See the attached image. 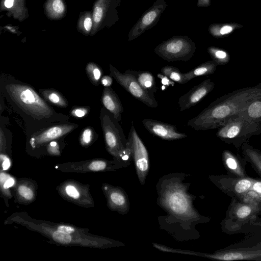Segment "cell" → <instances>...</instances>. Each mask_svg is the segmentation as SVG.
I'll use <instances>...</instances> for the list:
<instances>
[{
    "label": "cell",
    "mask_w": 261,
    "mask_h": 261,
    "mask_svg": "<svg viewBox=\"0 0 261 261\" xmlns=\"http://www.w3.org/2000/svg\"><path fill=\"white\" fill-rule=\"evenodd\" d=\"M125 72L134 75L142 87L152 97L154 98V94L156 92L157 88L155 78L153 75L148 71H135L131 69L127 70Z\"/></svg>",
    "instance_id": "e0dca14e"
},
{
    "label": "cell",
    "mask_w": 261,
    "mask_h": 261,
    "mask_svg": "<svg viewBox=\"0 0 261 261\" xmlns=\"http://www.w3.org/2000/svg\"><path fill=\"white\" fill-rule=\"evenodd\" d=\"M53 237L55 241L63 244H68L71 240V237L69 234L58 230L53 233Z\"/></svg>",
    "instance_id": "4316f807"
},
{
    "label": "cell",
    "mask_w": 261,
    "mask_h": 261,
    "mask_svg": "<svg viewBox=\"0 0 261 261\" xmlns=\"http://www.w3.org/2000/svg\"><path fill=\"white\" fill-rule=\"evenodd\" d=\"M101 83L105 87H110L113 83V79L110 76L105 75L101 78Z\"/></svg>",
    "instance_id": "74e56055"
},
{
    "label": "cell",
    "mask_w": 261,
    "mask_h": 261,
    "mask_svg": "<svg viewBox=\"0 0 261 261\" xmlns=\"http://www.w3.org/2000/svg\"><path fill=\"white\" fill-rule=\"evenodd\" d=\"M142 123L150 134L163 140H175L187 137L184 133L178 132L174 125L151 119H145Z\"/></svg>",
    "instance_id": "7c38bea8"
},
{
    "label": "cell",
    "mask_w": 261,
    "mask_h": 261,
    "mask_svg": "<svg viewBox=\"0 0 261 261\" xmlns=\"http://www.w3.org/2000/svg\"><path fill=\"white\" fill-rule=\"evenodd\" d=\"M261 134L258 125L248 120L244 111L233 116L224 125L218 128L216 133L218 138L236 147L241 146L251 136Z\"/></svg>",
    "instance_id": "5b68a950"
},
{
    "label": "cell",
    "mask_w": 261,
    "mask_h": 261,
    "mask_svg": "<svg viewBox=\"0 0 261 261\" xmlns=\"http://www.w3.org/2000/svg\"><path fill=\"white\" fill-rule=\"evenodd\" d=\"M128 138L132 143L133 160L134 161L137 176L140 184L143 185L145 184L149 170V154L135 129L133 122H132Z\"/></svg>",
    "instance_id": "52a82bcc"
},
{
    "label": "cell",
    "mask_w": 261,
    "mask_h": 261,
    "mask_svg": "<svg viewBox=\"0 0 261 261\" xmlns=\"http://www.w3.org/2000/svg\"><path fill=\"white\" fill-rule=\"evenodd\" d=\"M66 192L70 197L76 199L79 197V193L72 186H68L66 188Z\"/></svg>",
    "instance_id": "836d02e7"
},
{
    "label": "cell",
    "mask_w": 261,
    "mask_h": 261,
    "mask_svg": "<svg viewBox=\"0 0 261 261\" xmlns=\"http://www.w3.org/2000/svg\"><path fill=\"white\" fill-rule=\"evenodd\" d=\"M50 144L51 146H56L57 145V143L55 142H51Z\"/></svg>",
    "instance_id": "ee69618b"
},
{
    "label": "cell",
    "mask_w": 261,
    "mask_h": 261,
    "mask_svg": "<svg viewBox=\"0 0 261 261\" xmlns=\"http://www.w3.org/2000/svg\"><path fill=\"white\" fill-rule=\"evenodd\" d=\"M103 112L101 126L109 151L118 160L130 163L133 159L130 140L125 138L121 126L113 116L109 112L103 110Z\"/></svg>",
    "instance_id": "277c9868"
},
{
    "label": "cell",
    "mask_w": 261,
    "mask_h": 261,
    "mask_svg": "<svg viewBox=\"0 0 261 261\" xmlns=\"http://www.w3.org/2000/svg\"><path fill=\"white\" fill-rule=\"evenodd\" d=\"M1 158L2 160H3V163H2V166L4 170H7L10 165V162L7 158H6L5 156H4L3 155H1Z\"/></svg>",
    "instance_id": "ab89813d"
},
{
    "label": "cell",
    "mask_w": 261,
    "mask_h": 261,
    "mask_svg": "<svg viewBox=\"0 0 261 261\" xmlns=\"http://www.w3.org/2000/svg\"><path fill=\"white\" fill-rule=\"evenodd\" d=\"M19 194L28 200H30L33 198V194L32 190L24 186H21L18 188Z\"/></svg>",
    "instance_id": "f546056e"
},
{
    "label": "cell",
    "mask_w": 261,
    "mask_h": 261,
    "mask_svg": "<svg viewBox=\"0 0 261 261\" xmlns=\"http://www.w3.org/2000/svg\"><path fill=\"white\" fill-rule=\"evenodd\" d=\"M261 206L254 203L244 202L233 204L229 216L239 221L247 222L253 220L260 211Z\"/></svg>",
    "instance_id": "9a60e30c"
},
{
    "label": "cell",
    "mask_w": 261,
    "mask_h": 261,
    "mask_svg": "<svg viewBox=\"0 0 261 261\" xmlns=\"http://www.w3.org/2000/svg\"><path fill=\"white\" fill-rule=\"evenodd\" d=\"M102 9L99 7H96L94 10L93 14V18L95 22H98L100 21L103 14Z\"/></svg>",
    "instance_id": "d590c367"
},
{
    "label": "cell",
    "mask_w": 261,
    "mask_h": 261,
    "mask_svg": "<svg viewBox=\"0 0 261 261\" xmlns=\"http://www.w3.org/2000/svg\"><path fill=\"white\" fill-rule=\"evenodd\" d=\"M186 175L170 173L160 178L156 185L158 203L167 213L159 220L160 225L167 230L172 228L173 232L177 228L181 231L193 229L195 225L209 221L200 215L193 206L196 197L188 192L190 184L182 182Z\"/></svg>",
    "instance_id": "6da1fadb"
},
{
    "label": "cell",
    "mask_w": 261,
    "mask_h": 261,
    "mask_svg": "<svg viewBox=\"0 0 261 261\" xmlns=\"http://www.w3.org/2000/svg\"><path fill=\"white\" fill-rule=\"evenodd\" d=\"M53 8L56 12L61 13L64 11L65 7L61 0H54Z\"/></svg>",
    "instance_id": "d6a6232c"
},
{
    "label": "cell",
    "mask_w": 261,
    "mask_h": 261,
    "mask_svg": "<svg viewBox=\"0 0 261 261\" xmlns=\"http://www.w3.org/2000/svg\"><path fill=\"white\" fill-rule=\"evenodd\" d=\"M58 230L70 234L74 232V229L73 227L68 226L61 225L58 227Z\"/></svg>",
    "instance_id": "f35d334b"
},
{
    "label": "cell",
    "mask_w": 261,
    "mask_h": 261,
    "mask_svg": "<svg viewBox=\"0 0 261 261\" xmlns=\"http://www.w3.org/2000/svg\"><path fill=\"white\" fill-rule=\"evenodd\" d=\"M156 51L159 56L169 62L187 61L193 55V48L190 44L178 39L163 45Z\"/></svg>",
    "instance_id": "9c48e42d"
},
{
    "label": "cell",
    "mask_w": 261,
    "mask_h": 261,
    "mask_svg": "<svg viewBox=\"0 0 261 261\" xmlns=\"http://www.w3.org/2000/svg\"><path fill=\"white\" fill-rule=\"evenodd\" d=\"M251 190L257 201L261 204V180L255 179Z\"/></svg>",
    "instance_id": "83f0119b"
},
{
    "label": "cell",
    "mask_w": 261,
    "mask_h": 261,
    "mask_svg": "<svg viewBox=\"0 0 261 261\" xmlns=\"http://www.w3.org/2000/svg\"><path fill=\"white\" fill-rule=\"evenodd\" d=\"M87 113V110L84 108H78L73 109L71 114L76 117H83Z\"/></svg>",
    "instance_id": "8d00e7d4"
},
{
    "label": "cell",
    "mask_w": 261,
    "mask_h": 261,
    "mask_svg": "<svg viewBox=\"0 0 261 261\" xmlns=\"http://www.w3.org/2000/svg\"><path fill=\"white\" fill-rule=\"evenodd\" d=\"M107 167V163L102 161H96L92 162L89 166V169L92 171L104 170Z\"/></svg>",
    "instance_id": "4dcf8cb0"
},
{
    "label": "cell",
    "mask_w": 261,
    "mask_h": 261,
    "mask_svg": "<svg viewBox=\"0 0 261 261\" xmlns=\"http://www.w3.org/2000/svg\"><path fill=\"white\" fill-rule=\"evenodd\" d=\"M211 180L223 192L240 200L250 191L255 179L245 177L211 176Z\"/></svg>",
    "instance_id": "ba28073f"
},
{
    "label": "cell",
    "mask_w": 261,
    "mask_h": 261,
    "mask_svg": "<svg viewBox=\"0 0 261 261\" xmlns=\"http://www.w3.org/2000/svg\"><path fill=\"white\" fill-rule=\"evenodd\" d=\"M110 75L124 89L137 100L151 108H156L158 102L142 87L136 77L132 74L121 73L112 65H110Z\"/></svg>",
    "instance_id": "8992f818"
},
{
    "label": "cell",
    "mask_w": 261,
    "mask_h": 261,
    "mask_svg": "<svg viewBox=\"0 0 261 261\" xmlns=\"http://www.w3.org/2000/svg\"><path fill=\"white\" fill-rule=\"evenodd\" d=\"M92 20L90 17H87L84 22V28L86 31H89L92 27Z\"/></svg>",
    "instance_id": "60d3db41"
},
{
    "label": "cell",
    "mask_w": 261,
    "mask_h": 261,
    "mask_svg": "<svg viewBox=\"0 0 261 261\" xmlns=\"http://www.w3.org/2000/svg\"><path fill=\"white\" fill-rule=\"evenodd\" d=\"M41 93L51 103L61 107L68 106L66 99L58 92L54 90H43Z\"/></svg>",
    "instance_id": "d4e9b609"
},
{
    "label": "cell",
    "mask_w": 261,
    "mask_h": 261,
    "mask_svg": "<svg viewBox=\"0 0 261 261\" xmlns=\"http://www.w3.org/2000/svg\"><path fill=\"white\" fill-rule=\"evenodd\" d=\"M244 113L248 120L258 125L261 129V95L251 101Z\"/></svg>",
    "instance_id": "44dd1931"
},
{
    "label": "cell",
    "mask_w": 261,
    "mask_h": 261,
    "mask_svg": "<svg viewBox=\"0 0 261 261\" xmlns=\"http://www.w3.org/2000/svg\"><path fill=\"white\" fill-rule=\"evenodd\" d=\"M208 51L212 59L218 66L227 64L230 61V55L225 50L215 47H210Z\"/></svg>",
    "instance_id": "603a6c76"
},
{
    "label": "cell",
    "mask_w": 261,
    "mask_h": 261,
    "mask_svg": "<svg viewBox=\"0 0 261 261\" xmlns=\"http://www.w3.org/2000/svg\"><path fill=\"white\" fill-rule=\"evenodd\" d=\"M6 90L16 105L32 117L41 119L53 115V110L32 87L11 84L6 86Z\"/></svg>",
    "instance_id": "3957f363"
},
{
    "label": "cell",
    "mask_w": 261,
    "mask_h": 261,
    "mask_svg": "<svg viewBox=\"0 0 261 261\" xmlns=\"http://www.w3.org/2000/svg\"><path fill=\"white\" fill-rule=\"evenodd\" d=\"M109 199L114 208L120 213L127 214L129 210V201L125 191L121 188H115L109 192Z\"/></svg>",
    "instance_id": "ac0fdd59"
},
{
    "label": "cell",
    "mask_w": 261,
    "mask_h": 261,
    "mask_svg": "<svg viewBox=\"0 0 261 261\" xmlns=\"http://www.w3.org/2000/svg\"><path fill=\"white\" fill-rule=\"evenodd\" d=\"M222 160L224 167L227 172L237 177H247L241 159L228 150L222 152Z\"/></svg>",
    "instance_id": "2e32d148"
},
{
    "label": "cell",
    "mask_w": 261,
    "mask_h": 261,
    "mask_svg": "<svg viewBox=\"0 0 261 261\" xmlns=\"http://www.w3.org/2000/svg\"><path fill=\"white\" fill-rule=\"evenodd\" d=\"M14 184V180L12 178H9L7 179V180L5 182L4 185V188L5 189H7L11 186H12Z\"/></svg>",
    "instance_id": "b9f144b4"
},
{
    "label": "cell",
    "mask_w": 261,
    "mask_h": 261,
    "mask_svg": "<svg viewBox=\"0 0 261 261\" xmlns=\"http://www.w3.org/2000/svg\"><path fill=\"white\" fill-rule=\"evenodd\" d=\"M87 73L93 83H98L102 75L101 69L96 65L89 63L86 67Z\"/></svg>",
    "instance_id": "484cf974"
},
{
    "label": "cell",
    "mask_w": 261,
    "mask_h": 261,
    "mask_svg": "<svg viewBox=\"0 0 261 261\" xmlns=\"http://www.w3.org/2000/svg\"><path fill=\"white\" fill-rule=\"evenodd\" d=\"M74 128V125L63 124L51 126L30 139V143L33 147L40 145L50 140L60 138L69 133Z\"/></svg>",
    "instance_id": "4fadbf2b"
},
{
    "label": "cell",
    "mask_w": 261,
    "mask_h": 261,
    "mask_svg": "<svg viewBox=\"0 0 261 261\" xmlns=\"http://www.w3.org/2000/svg\"><path fill=\"white\" fill-rule=\"evenodd\" d=\"M261 95V83L253 87L236 90L218 97L187 125L196 130L218 128L233 116L244 111L250 103Z\"/></svg>",
    "instance_id": "7a4b0ae2"
},
{
    "label": "cell",
    "mask_w": 261,
    "mask_h": 261,
    "mask_svg": "<svg viewBox=\"0 0 261 261\" xmlns=\"http://www.w3.org/2000/svg\"><path fill=\"white\" fill-rule=\"evenodd\" d=\"M218 66L213 60L205 62L184 73L185 80L187 83L196 77L212 74L215 72Z\"/></svg>",
    "instance_id": "ffe728a7"
},
{
    "label": "cell",
    "mask_w": 261,
    "mask_h": 261,
    "mask_svg": "<svg viewBox=\"0 0 261 261\" xmlns=\"http://www.w3.org/2000/svg\"><path fill=\"white\" fill-rule=\"evenodd\" d=\"M92 136L93 132L92 129L90 128H85L82 134L81 137V142L84 144H88L91 142Z\"/></svg>",
    "instance_id": "f1b7e54d"
},
{
    "label": "cell",
    "mask_w": 261,
    "mask_h": 261,
    "mask_svg": "<svg viewBox=\"0 0 261 261\" xmlns=\"http://www.w3.org/2000/svg\"><path fill=\"white\" fill-rule=\"evenodd\" d=\"M243 27V25L236 22L215 24L210 28V32L215 37L222 38Z\"/></svg>",
    "instance_id": "7402d4cb"
},
{
    "label": "cell",
    "mask_w": 261,
    "mask_h": 261,
    "mask_svg": "<svg viewBox=\"0 0 261 261\" xmlns=\"http://www.w3.org/2000/svg\"><path fill=\"white\" fill-rule=\"evenodd\" d=\"M162 74L167 76L173 82L179 84L187 83L184 73H182L176 67L172 66H165L161 70Z\"/></svg>",
    "instance_id": "cb8c5ba5"
},
{
    "label": "cell",
    "mask_w": 261,
    "mask_h": 261,
    "mask_svg": "<svg viewBox=\"0 0 261 261\" xmlns=\"http://www.w3.org/2000/svg\"><path fill=\"white\" fill-rule=\"evenodd\" d=\"M101 101L105 108L118 122L121 120V114L124 109L117 94L109 87H105Z\"/></svg>",
    "instance_id": "5bb4252c"
},
{
    "label": "cell",
    "mask_w": 261,
    "mask_h": 261,
    "mask_svg": "<svg viewBox=\"0 0 261 261\" xmlns=\"http://www.w3.org/2000/svg\"><path fill=\"white\" fill-rule=\"evenodd\" d=\"M156 13L154 11H150L147 13L143 17L142 19V22L144 24L148 25L150 24L155 18Z\"/></svg>",
    "instance_id": "1f68e13d"
},
{
    "label": "cell",
    "mask_w": 261,
    "mask_h": 261,
    "mask_svg": "<svg viewBox=\"0 0 261 261\" xmlns=\"http://www.w3.org/2000/svg\"><path fill=\"white\" fill-rule=\"evenodd\" d=\"M205 1H207L208 0H205Z\"/></svg>",
    "instance_id": "f6af8a7d"
},
{
    "label": "cell",
    "mask_w": 261,
    "mask_h": 261,
    "mask_svg": "<svg viewBox=\"0 0 261 261\" xmlns=\"http://www.w3.org/2000/svg\"><path fill=\"white\" fill-rule=\"evenodd\" d=\"M241 148L245 159L251 163L261 176V151L249 145L247 141L241 146Z\"/></svg>",
    "instance_id": "d6986e66"
},
{
    "label": "cell",
    "mask_w": 261,
    "mask_h": 261,
    "mask_svg": "<svg viewBox=\"0 0 261 261\" xmlns=\"http://www.w3.org/2000/svg\"><path fill=\"white\" fill-rule=\"evenodd\" d=\"M214 86V83L207 79L192 88L179 98L178 103L179 110L183 111L197 104L213 90Z\"/></svg>",
    "instance_id": "8fae6325"
},
{
    "label": "cell",
    "mask_w": 261,
    "mask_h": 261,
    "mask_svg": "<svg viewBox=\"0 0 261 261\" xmlns=\"http://www.w3.org/2000/svg\"><path fill=\"white\" fill-rule=\"evenodd\" d=\"M14 0H6L5 2V6L7 8H11L13 5Z\"/></svg>",
    "instance_id": "7bdbcfd3"
},
{
    "label": "cell",
    "mask_w": 261,
    "mask_h": 261,
    "mask_svg": "<svg viewBox=\"0 0 261 261\" xmlns=\"http://www.w3.org/2000/svg\"><path fill=\"white\" fill-rule=\"evenodd\" d=\"M182 254L193 255L206 257L213 259L230 261L234 260H259L261 258V250H227L217 251L214 253H204L190 250H181Z\"/></svg>",
    "instance_id": "30bf717a"
},
{
    "label": "cell",
    "mask_w": 261,
    "mask_h": 261,
    "mask_svg": "<svg viewBox=\"0 0 261 261\" xmlns=\"http://www.w3.org/2000/svg\"><path fill=\"white\" fill-rule=\"evenodd\" d=\"M158 77L161 79L162 84L165 86L168 87L169 86H173L174 85V82L170 80L167 76L163 75V74H158Z\"/></svg>",
    "instance_id": "e575fe53"
}]
</instances>
